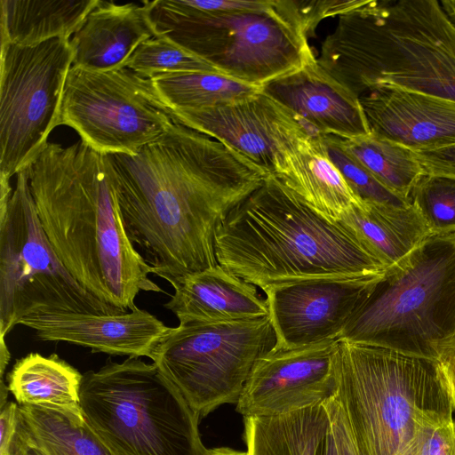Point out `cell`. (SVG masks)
I'll use <instances>...</instances> for the list:
<instances>
[{
  "label": "cell",
  "mask_w": 455,
  "mask_h": 455,
  "mask_svg": "<svg viewBox=\"0 0 455 455\" xmlns=\"http://www.w3.org/2000/svg\"><path fill=\"white\" fill-rule=\"evenodd\" d=\"M455 331V233L431 235L387 267L339 339L434 359Z\"/></svg>",
  "instance_id": "cell-6"
},
{
  "label": "cell",
  "mask_w": 455,
  "mask_h": 455,
  "mask_svg": "<svg viewBox=\"0 0 455 455\" xmlns=\"http://www.w3.org/2000/svg\"><path fill=\"white\" fill-rule=\"evenodd\" d=\"M382 273L358 278L306 280L267 288L263 291L276 337L273 350L296 349L339 339Z\"/></svg>",
  "instance_id": "cell-15"
},
{
  "label": "cell",
  "mask_w": 455,
  "mask_h": 455,
  "mask_svg": "<svg viewBox=\"0 0 455 455\" xmlns=\"http://www.w3.org/2000/svg\"><path fill=\"white\" fill-rule=\"evenodd\" d=\"M270 316L170 327L151 360L191 409L205 417L236 404L256 363L275 347Z\"/></svg>",
  "instance_id": "cell-10"
},
{
  "label": "cell",
  "mask_w": 455,
  "mask_h": 455,
  "mask_svg": "<svg viewBox=\"0 0 455 455\" xmlns=\"http://www.w3.org/2000/svg\"><path fill=\"white\" fill-rule=\"evenodd\" d=\"M337 369L358 455H399L419 414L455 411L434 359L339 339Z\"/></svg>",
  "instance_id": "cell-7"
},
{
  "label": "cell",
  "mask_w": 455,
  "mask_h": 455,
  "mask_svg": "<svg viewBox=\"0 0 455 455\" xmlns=\"http://www.w3.org/2000/svg\"><path fill=\"white\" fill-rule=\"evenodd\" d=\"M370 133L412 151L455 144V101L395 87L359 97Z\"/></svg>",
  "instance_id": "cell-17"
},
{
  "label": "cell",
  "mask_w": 455,
  "mask_h": 455,
  "mask_svg": "<svg viewBox=\"0 0 455 455\" xmlns=\"http://www.w3.org/2000/svg\"><path fill=\"white\" fill-rule=\"evenodd\" d=\"M315 455H339L331 427L318 445Z\"/></svg>",
  "instance_id": "cell-38"
},
{
  "label": "cell",
  "mask_w": 455,
  "mask_h": 455,
  "mask_svg": "<svg viewBox=\"0 0 455 455\" xmlns=\"http://www.w3.org/2000/svg\"><path fill=\"white\" fill-rule=\"evenodd\" d=\"M214 243L218 264L262 291L386 268L347 224L321 215L272 175L228 213Z\"/></svg>",
  "instance_id": "cell-3"
},
{
  "label": "cell",
  "mask_w": 455,
  "mask_h": 455,
  "mask_svg": "<svg viewBox=\"0 0 455 455\" xmlns=\"http://www.w3.org/2000/svg\"><path fill=\"white\" fill-rule=\"evenodd\" d=\"M316 60L357 97L395 87L455 101V24L437 0H360Z\"/></svg>",
  "instance_id": "cell-4"
},
{
  "label": "cell",
  "mask_w": 455,
  "mask_h": 455,
  "mask_svg": "<svg viewBox=\"0 0 455 455\" xmlns=\"http://www.w3.org/2000/svg\"><path fill=\"white\" fill-rule=\"evenodd\" d=\"M360 0L296 1L307 35L314 34L318 23L325 18L341 15L355 6Z\"/></svg>",
  "instance_id": "cell-32"
},
{
  "label": "cell",
  "mask_w": 455,
  "mask_h": 455,
  "mask_svg": "<svg viewBox=\"0 0 455 455\" xmlns=\"http://www.w3.org/2000/svg\"><path fill=\"white\" fill-rule=\"evenodd\" d=\"M8 387L4 385V380L1 379V387H0V408L3 407L7 403V395H8Z\"/></svg>",
  "instance_id": "cell-41"
},
{
  "label": "cell",
  "mask_w": 455,
  "mask_h": 455,
  "mask_svg": "<svg viewBox=\"0 0 455 455\" xmlns=\"http://www.w3.org/2000/svg\"><path fill=\"white\" fill-rule=\"evenodd\" d=\"M261 90L320 134L354 139L370 133L359 97L331 77L316 58Z\"/></svg>",
  "instance_id": "cell-18"
},
{
  "label": "cell",
  "mask_w": 455,
  "mask_h": 455,
  "mask_svg": "<svg viewBox=\"0 0 455 455\" xmlns=\"http://www.w3.org/2000/svg\"><path fill=\"white\" fill-rule=\"evenodd\" d=\"M98 0H0L1 44L32 46L71 36Z\"/></svg>",
  "instance_id": "cell-24"
},
{
  "label": "cell",
  "mask_w": 455,
  "mask_h": 455,
  "mask_svg": "<svg viewBox=\"0 0 455 455\" xmlns=\"http://www.w3.org/2000/svg\"><path fill=\"white\" fill-rule=\"evenodd\" d=\"M340 220L386 267L402 259L432 235L411 204L397 206L359 201Z\"/></svg>",
  "instance_id": "cell-21"
},
{
  "label": "cell",
  "mask_w": 455,
  "mask_h": 455,
  "mask_svg": "<svg viewBox=\"0 0 455 455\" xmlns=\"http://www.w3.org/2000/svg\"><path fill=\"white\" fill-rule=\"evenodd\" d=\"M415 155L426 173L455 179V144Z\"/></svg>",
  "instance_id": "cell-35"
},
{
  "label": "cell",
  "mask_w": 455,
  "mask_h": 455,
  "mask_svg": "<svg viewBox=\"0 0 455 455\" xmlns=\"http://www.w3.org/2000/svg\"><path fill=\"white\" fill-rule=\"evenodd\" d=\"M10 360V352L8 350L5 339H0V377L3 379L5 368Z\"/></svg>",
  "instance_id": "cell-40"
},
{
  "label": "cell",
  "mask_w": 455,
  "mask_h": 455,
  "mask_svg": "<svg viewBox=\"0 0 455 455\" xmlns=\"http://www.w3.org/2000/svg\"><path fill=\"white\" fill-rule=\"evenodd\" d=\"M124 68L147 79L157 75L185 72L220 74L195 55L158 36L142 42L129 58Z\"/></svg>",
  "instance_id": "cell-28"
},
{
  "label": "cell",
  "mask_w": 455,
  "mask_h": 455,
  "mask_svg": "<svg viewBox=\"0 0 455 455\" xmlns=\"http://www.w3.org/2000/svg\"><path fill=\"white\" fill-rule=\"evenodd\" d=\"M85 422L114 455H206L200 417L154 363L110 359L83 374Z\"/></svg>",
  "instance_id": "cell-8"
},
{
  "label": "cell",
  "mask_w": 455,
  "mask_h": 455,
  "mask_svg": "<svg viewBox=\"0 0 455 455\" xmlns=\"http://www.w3.org/2000/svg\"><path fill=\"white\" fill-rule=\"evenodd\" d=\"M174 293L164 307L180 324L225 323L269 315L266 299L256 286L221 266L188 275L172 285Z\"/></svg>",
  "instance_id": "cell-19"
},
{
  "label": "cell",
  "mask_w": 455,
  "mask_h": 455,
  "mask_svg": "<svg viewBox=\"0 0 455 455\" xmlns=\"http://www.w3.org/2000/svg\"><path fill=\"white\" fill-rule=\"evenodd\" d=\"M26 169L52 246L87 291L124 312L138 308L140 291L163 292L128 235L105 155L48 142Z\"/></svg>",
  "instance_id": "cell-2"
},
{
  "label": "cell",
  "mask_w": 455,
  "mask_h": 455,
  "mask_svg": "<svg viewBox=\"0 0 455 455\" xmlns=\"http://www.w3.org/2000/svg\"><path fill=\"white\" fill-rule=\"evenodd\" d=\"M18 324L34 330L43 341H65L94 353L150 359L170 329L140 308L119 314H38L22 318Z\"/></svg>",
  "instance_id": "cell-16"
},
{
  "label": "cell",
  "mask_w": 455,
  "mask_h": 455,
  "mask_svg": "<svg viewBox=\"0 0 455 455\" xmlns=\"http://www.w3.org/2000/svg\"><path fill=\"white\" fill-rule=\"evenodd\" d=\"M20 420L19 404L7 402L0 408V455H7Z\"/></svg>",
  "instance_id": "cell-36"
},
{
  "label": "cell",
  "mask_w": 455,
  "mask_h": 455,
  "mask_svg": "<svg viewBox=\"0 0 455 455\" xmlns=\"http://www.w3.org/2000/svg\"><path fill=\"white\" fill-rule=\"evenodd\" d=\"M453 411L428 410L419 414L412 435L399 455H455Z\"/></svg>",
  "instance_id": "cell-31"
},
{
  "label": "cell",
  "mask_w": 455,
  "mask_h": 455,
  "mask_svg": "<svg viewBox=\"0 0 455 455\" xmlns=\"http://www.w3.org/2000/svg\"><path fill=\"white\" fill-rule=\"evenodd\" d=\"M435 361L455 411V331L437 345Z\"/></svg>",
  "instance_id": "cell-34"
},
{
  "label": "cell",
  "mask_w": 455,
  "mask_h": 455,
  "mask_svg": "<svg viewBox=\"0 0 455 455\" xmlns=\"http://www.w3.org/2000/svg\"><path fill=\"white\" fill-rule=\"evenodd\" d=\"M155 36L146 8L140 4L98 0L71 36L72 66L93 71L124 68L136 48Z\"/></svg>",
  "instance_id": "cell-20"
},
{
  "label": "cell",
  "mask_w": 455,
  "mask_h": 455,
  "mask_svg": "<svg viewBox=\"0 0 455 455\" xmlns=\"http://www.w3.org/2000/svg\"><path fill=\"white\" fill-rule=\"evenodd\" d=\"M173 123L149 79L127 68H70L59 125L74 129L97 152L135 155Z\"/></svg>",
  "instance_id": "cell-12"
},
{
  "label": "cell",
  "mask_w": 455,
  "mask_h": 455,
  "mask_svg": "<svg viewBox=\"0 0 455 455\" xmlns=\"http://www.w3.org/2000/svg\"><path fill=\"white\" fill-rule=\"evenodd\" d=\"M409 198L432 235L455 233L454 178L425 173Z\"/></svg>",
  "instance_id": "cell-29"
},
{
  "label": "cell",
  "mask_w": 455,
  "mask_h": 455,
  "mask_svg": "<svg viewBox=\"0 0 455 455\" xmlns=\"http://www.w3.org/2000/svg\"><path fill=\"white\" fill-rule=\"evenodd\" d=\"M339 339L296 349L272 350L259 358L243 390L236 411L246 417L281 416L316 405L339 388Z\"/></svg>",
  "instance_id": "cell-14"
},
{
  "label": "cell",
  "mask_w": 455,
  "mask_h": 455,
  "mask_svg": "<svg viewBox=\"0 0 455 455\" xmlns=\"http://www.w3.org/2000/svg\"><path fill=\"white\" fill-rule=\"evenodd\" d=\"M73 60L70 38L32 46L1 44L0 179L10 180L26 169L59 126Z\"/></svg>",
  "instance_id": "cell-11"
},
{
  "label": "cell",
  "mask_w": 455,
  "mask_h": 455,
  "mask_svg": "<svg viewBox=\"0 0 455 455\" xmlns=\"http://www.w3.org/2000/svg\"><path fill=\"white\" fill-rule=\"evenodd\" d=\"M167 110L174 122L228 146L277 179L298 150L320 134L262 90L230 104Z\"/></svg>",
  "instance_id": "cell-13"
},
{
  "label": "cell",
  "mask_w": 455,
  "mask_h": 455,
  "mask_svg": "<svg viewBox=\"0 0 455 455\" xmlns=\"http://www.w3.org/2000/svg\"><path fill=\"white\" fill-rule=\"evenodd\" d=\"M149 80L167 109L213 108L245 100L261 90V86L214 72L163 74Z\"/></svg>",
  "instance_id": "cell-25"
},
{
  "label": "cell",
  "mask_w": 455,
  "mask_h": 455,
  "mask_svg": "<svg viewBox=\"0 0 455 455\" xmlns=\"http://www.w3.org/2000/svg\"><path fill=\"white\" fill-rule=\"evenodd\" d=\"M323 405L329 414L330 427L335 439L339 455H358L337 394L323 403Z\"/></svg>",
  "instance_id": "cell-33"
},
{
  "label": "cell",
  "mask_w": 455,
  "mask_h": 455,
  "mask_svg": "<svg viewBox=\"0 0 455 455\" xmlns=\"http://www.w3.org/2000/svg\"><path fill=\"white\" fill-rule=\"evenodd\" d=\"M7 455H45L44 452L31 441L20 413L18 430Z\"/></svg>",
  "instance_id": "cell-37"
},
{
  "label": "cell",
  "mask_w": 455,
  "mask_h": 455,
  "mask_svg": "<svg viewBox=\"0 0 455 455\" xmlns=\"http://www.w3.org/2000/svg\"><path fill=\"white\" fill-rule=\"evenodd\" d=\"M83 375L58 355L30 353L7 375L8 389L19 405L60 411L83 421L80 387Z\"/></svg>",
  "instance_id": "cell-22"
},
{
  "label": "cell",
  "mask_w": 455,
  "mask_h": 455,
  "mask_svg": "<svg viewBox=\"0 0 455 455\" xmlns=\"http://www.w3.org/2000/svg\"><path fill=\"white\" fill-rule=\"evenodd\" d=\"M339 140L381 185L410 201L413 187L426 173L414 151L372 133Z\"/></svg>",
  "instance_id": "cell-26"
},
{
  "label": "cell",
  "mask_w": 455,
  "mask_h": 455,
  "mask_svg": "<svg viewBox=\"0 0 455 455\" xmlns=\"http://www.w3.org/2000/svg\"><path fill=\"white\" fill-rule=\"evenodd\" d=\"M328 155L354 195L360 201L404 206L411 204L381 185L339 142V137L323 135Z\"/></svg>",
  "instance_id": "cell-30"
},
{
  "label": "cell",
  "mask_w": 455,
  "mask_h": 455,
  "mask_svg": "<svg viewBox=\"0 0 455 455\" xmlns=\"http://www.w3.org/2000/svg\"><path fill=\"white\" fill-rule=\"evenodd\" d=\"M128 235L170 284L216 267L220 223L267 174L228 146L174 122L135 155H105Z\"/></svg>",
  "instance_id": "cell-1"
},
{
  "label": "cell",
  "mask_w": 455,
  "mask_h": 455,
  "mask_svg": "<svg viewBox=\"0 0 455 455\" xmlns=\"http://www.w3.org/2000/svg\"><path fill=\"white\" fill-rule=\"evenodd\" d=\"M142 3L155 36L250 84L262 86L315 59L295 0L236 11L204 9L196 0Z\"/></svg>",
  "instance_id": "cell-5"
},
{
  "label": "cell",
  "mask_w": 455,
  "mask_h": 455,
  "mask_svg": "<svg viewBox=\"0 0 455 455\" xmlns=\"http://www.w3.org/2000/svg\"><path fill=\"white\" fill-rule=\"evenodd\" d=\"M19 407L31 441L45 455H114L85 420L53 410Z\"/></svg>",
  "instance_id": "cell-27"
},
{
  "label": "cell",
  "mask_w": 455,
  "mask_h": 455,
  "mask_svg": "<svg viewBox=\"0 0 455 455\" xmlns=\"http://www.w3.org/2000/svg\"><path fill=\"white\" fill-rule=\"evenodd\" d=\"M16 177L0 217V339L32 315L124 313L95 297L67 269L41 225L27 169Z\"/></svg>",
  "instance_id": "cell-9"
},
{
  "label": "cell",
  "mask_w": 455,
  "mask_h": 455,
  "mask_svg": "<svg viewBox=\"0 0 455 455\" xmlns=\"http://www.w3.org/2000/svg\"><path fill=\"white\" fill-rule=\"evenodd\" d=\"M278 180L334 221H339L360 201L331 160L323 134L314 136L298 150L286 174Z\"/></svg>",
  "instance_id": "cell-23"
},
{
  "label": "cell",
  "mask_w": 455,
  "mask_h": 455,
  "mask_svg": "<svg viewBox=\"0 0 455 455\" xmlns=\"http://www.w3.org/2000/svg\"><path fill=\"white\" fill-rule=\"evenodd\" d=\"M206 455H258L251 450L246 451H236L228 447L208 449Z\"/></svg>",
  "instance_id": "cell-39"
}]
</instances>
